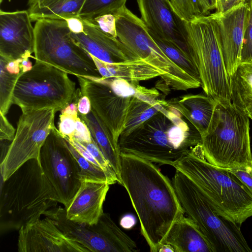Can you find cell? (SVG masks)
Masks as SVG:
<instances>
[{
    "instance_id": "6da1fadb",
    "label": "cell",
    "mask_w": 252,
    "mask_h": 252,
    "mask_svg": "<svg viewBox=\"0 0 252 252\" xmlns=\"http://www.w3.org/2000/svg\"><path fill=\"white\" fill-rule=\"evenodd\" d=\"M120 179L151 252H158L173 223L185 212L172 182L153 162L121 154Z\"/></svg>"
},
{
    "instance_id": "7a4b0ae2",
    "label": "cell",
    "mask_w": 252,
    "mask_h": 252,
    "mask_svg": "<svg viewBox=\"0 0 252 252\" xmlns=\"http://www.w3.org/2000/svg\"><path fill=\"white\" fill-rule=\"evenodd\" d=\"M201 135L168 100L160 110L129 133L120 135V154L132 155L153 163L174 167L193 147Z\"/></svg>"
},
{
    "instance_id": "3957f363",
    "label": "cell",
    "mask_w": 252,
    "mask_h": 252,
    "mask_svg": "<svg viewBox=\"0 0 252 252\" xmlns=\"http://www.w3.org/2000/svg\"><path fill=\"white\" fill-rule=\"evenodd\" d=\"M0 232L19 230L57 206L59 198L45 176L40 161L28 160L7 180H1Z\"/></svg>"
},
{
    "instance_id": "277c9868",
    "label": "cell",
    "mask_w": 252,
    "mask_h": 252,
    "mask_svg": "<svg viewBox=\"0 0 252 252\" xmlns=\"http://www.w3.org/2000/svg\"><path fill=\"white\" fill-rule=\"evenodd\" d=\"M174 167L192 181L220 216L240 225L252 217V194L228 169L209 162L201 144Z\"/></svg>"
},
{
    "instance_id": "5b68a950",
    "label": "cell",
    "mask_w": 252,
    "mask_h": 252,
    "mask_svg": "<svg viewBox=\"0 0 252 252\" xmlns=\"http://www.w3.org/2000/svg\"><path fill=\"white\" fill-rule=\"evenodd\" d=\"M201 144L206 159L219 168L252 167L249 117L231 101H216Z\"/></svg>"
},
{
    "instance_id": "8992f818",
    "label": "cell",
    "mask_w": 252,
    "mask_h": 252,
    "mask_svg": "<svg viewBox=\"0 0 252 252\" xmlns=\"http://www.w3.org/2000/svg\"><path fill=\"white\" fill-rule=\"evenodd\" d=\"M188 48L205 94L216 101H231L215 12L185 23Z\"/></svg>"
},
{
    "instance_id": "52a82bcc",
    "label": "cell",
    "mask_w": 252,
    "mask_h": 252,
    "mask_svg": "<svg viewBox=\"0 0 252 252\" xmlns=\"http://www.w3.org/2000/svg\"><path fill=\"white\" fill-rule=\"evenodd\" d=\"M185 213L198 226L216 252H250L241 225L219 215L195 185L176 170L172 180Z\"/></svg>"
},
{
    "instance_id": "ba28073f",
    "label": "cell",
    "mask_w": 252,
    "mask_h": 252,
    "mask_svg": "<svg viewBox=\"0 0 252 252\" xmlns=\"http://www.w3.org/2000/svg\"><path fill=\"white\" fill-rule=\"evenodd\" d=\"M34 29V60L68 74L101 77L91 55L72 37L64 19H41Z\"/></svg>"
},
{
    "instance_id": "9c48e42d",
    "label": "cell",
    "mask_w": 252,
    "mask_h": 252,
    "mask_svg": "<svg viewBox=\"0 0 252 252\" xmlns=\"http://www.w3.org/2000/svg\"><path fill=\"white\" fill-rule=\"evenodd\" d=\"M79 92L68 73L35 60L32 68L19 78L12 104L22 111L53 108L62 110L75 100Z\"/></svg>"
},
{
    "instance_id": "30bf717a",
    "label": "cell",
    "mask_w": 252,
    "mask_h": 252,
    "mask_svg": "<svg viewBox=\"0 0 252 252\" xmlns=\"http://www.w3.org/2000/svg\"><path fill=\"white\" fill-rule=\"evenodd\" d=\"M117 37L131 52L163 73L161 79L171 89L186 91L201 87L192 77L170 60L149 33L141 19L126 5L114 15Z\"/></svg>"
},
{
    "instance_id": "8fae6325",
    "label": "cell",
    "mask_w": 252,
    "mask_h": 252,
    "mask_svg": "<svg viewBox=\"0 0 252 252\" xmlns=\"http://www.w3.org/2000/svg\"><path fill=\"white\" fill-rule=\"evenodd\" d=\"M76 77L82 94L89 98L92 109L118 143L131 101L144 87L116 77Z\"/></svg>"
},
{
    "instance_id": "7c38bea8",
    "label": "cell",
    "mask_w": 252,
    "mask_h": 252,
    "mask_svg": "<svg viewBox=\"0 0 252 252\" xmlns=\"http://www.w3.org/2000/svg\"><path fill=\"white\" fill-rule=\"evenodd\" d=\"M53 108L22 111L13 139L1 158L0 164L1 180H7L16 170L30 159L39 161L42 147L54 124Z\"/></svg>"
},
{
    "instance_id": "4fadbf2b",
    "label": "cell",
    "mask_w": 252,
    "mask_h": 252,
    "mask_svg": "<svg viewBox=\"0 0 252 252\" xmlns=\"http://www.w3.org/2000/svg\"><path fill=\"white\" fill-rule=\"evenodd\" d=\"M45 217L51 219L70 238L93 252H136L135 242L115 223L109 214L103 213L93 225L81 224L67 219L65 208L48 210Z\"/></svg>"
},
{
    "instance_id": "5bb4252c",
    "label": "cell",
    "mask_w": 252,
    "mask_h": 252,
    "mask_svg": "<svg viewBox=\"0 0 252 252\" xmlns=\"http://www.w3.org/2000/svg\"><path fill=\"white\" fill-rule=\"evenodd\" d=\"M39 161L45 176L57 194L60 203L67 207L82 181L80 168L65 139L55 127L40 152Z\"/></svg>"
},
{
    "instance_id": "9a60e30c",
    "label": "cell",
    "mask_w": 252,
    "mask_h": 252,
    "mask_svg": "<svg viewBox=\"0 0 252 252\" xmlns=\"http://www.w3.org/2000/svg\"><path fill=\"white\" fill-rule=\"evenodd\" d=\"M136 0L140 19L148 31L171 42L191 59L186 22L175 12L170 0Z\"/></svg>"
},
{
    "instance_id": "2e32d148",
    "label": "cell",
    "mask_w": 252,
    "mask_h": 252,
    "mask_svg": "<svg viewBox=\"0 0 252 252\" xmlns=\"http://www.w3.org/2000/svg\"><path fill=\"white\" fill-rule=\"evenodd\" d=\"M17 246L19 252H90L47 217L22 226Z\"/></svg>"
},
{
    "instance_id": "e0dca14e",
    "label": "cell",
    "mask_w": 252,
    "mask_h": 252,
    "mask_svg": "<svg viewBox=\"0 0 252 252\" xmlns=\"http://www.w3.org/2000/svg\"><path fill=\"white\" fill-rule=\"evenodd\" d=\"M28 10L0 11V55L11 60L34 57V29Z\"/></svg>"
},
{
    "instance_id": "ac0fdd59",
    "label": "cell",
    "mask_w": 252,
    "mask_h": 252,
    "mask_svg": "<svg viewBox=\"0 0 252 252\" xmlns=\"http://www.w3.org/2000/svg\"><path fill=\"white\" fill-rule=\"evenodd\" d=\"M249 12L248 1L223 13L215 12L223 60L229 78L240 63L243 39Z\"/></svg>"
},
{
    "instance_id": "d6986e66",
    "label": "cell",
    "mask_w": 252,
    "mask_h": 252,
    "mask_svg": "<svg viewBox=\"0 0 252 252\" xmlns=\"http://www.w3.org/2000/svg\"><path fill=\"white\" fill-rule=\"evenodd\" d=\"M82 20L84 24V32H71V35L90 55L109 63L139 58L118 38L105 32L94 24Z\"/></svg>"
},
{
    "instance_id": "ffe728a7",
    "label": "cell",
    "mask_w": 252,
    "mask_h": 252,
    "mask_svg": "<svg viewBox=\"0 0 252 252\" xmlns=\"http://www.w3.org/2000/svg\"><path fill=\"white\" fill-rule=\"evenodd\" d=\"M110 185L105 182L82 181L65 208L67 219L81 224H96L104 213L103 205Z\"/></svg>"
},
{
    "instance_id": "44dd1931",
    "label": "cell",
    "mask_w": 252,
    "mask_h": 252,
    "mask_svg": "<svg viewBox=\"0 0 252 252\" xmlns=\"http://www.w3.org/2000/svg\"><path fill=\"white\" fill-rule=\"evenodd\" d=\"M163 244L172 246L175 252H216L196 224L184 215L173 223Z\"/></svg>"
},
{
    "instance_id": "7402d4cb",
    "label": "cell",
    "mask_w": 252,
    "mask_h": 252,
    "mask_svg": "<svg viewBox=\"0 0 252 252\" xmlns=\"http://www.w3.org/2000/svg\"><path fill=\"white\" fill-rule=\"evenodd\" d=\"M101 77H116L134 84L148 80L163 74L155 66L141 58L119 63H109L91 55Z\"/></svg>"
},
{
    "instance_id": "603a6c76",
    "label": "cell",
    "mask_w": 252,
    "mask_h": 252,
    "mask_svg": "<svg viewBox=\"0 0 252 252\" xmlns=\"http://www.w3.org/2000/svg\"><path fill=\"white\" fill-rule=\"evenodd\" d=\"M168 101L192 124L201 136L206 133L216 100L206 94H188Z\"/></svg>"
},
{
    "instance_id": "cb8c5ba5",
    "label": "cell",
    "mask_w": 252,
    "mask_h": 252,
    "mask_svg": "<svg viewBox=\"0 0 252 252\" xmlns=\"http://www.w3.org/2000/svg\"><path fill=\"white\" fill-rule=\"evenodd\" d=\"M78 116L88 126L93 139L114 171L118 183L121 185V154L111 132L93 109L89 114H78Z\"/></svg>"
},
{
    "instance_id": "d4e9b609",
    "label": "cell",
    "mask_w": 252,
    "mask_h": 252,
    "mask_svg": "<svg viewBox=\"0 0 252 252\" xmlns=\"http://www.w3.org/2000/svg\"><path fill=\"white\" fill-rule=\"evenodd\" d=\"M86 0H40L29 6L32 21L41 19H64L79 17Z\"/></svg>"
},
{
    "instance_id": "484cf974",
    "label": "cell",
    "mask_w": 252,
    "mask_h": 252,
    "mask_svg": "<svg viewBox=\"0 0 252 252\" xmlns=\"http://www.w3.org/2000/svg\"><path fill=\"white\" fill-rule=\"evenodd\" d=\"M230 85L231 102L246 112L252 107V62L239 64Z\"/></svg>"
},
{
    "instance_id": "4316f807",
    "label": "cell",
    "mask_w": 252,
    "mask_h": 252,
    "mask_svg": "<svg viewBox=\"0 0 252 252\" xmlns=\"http://www.w3.org/2000/svg\"><path fill=\"white\" fill-rule=\"evenodd\" d=\"M177 14L185 22L209 15L217 8L216 0H170Z\"/></svg>"
},
{
    "instance_id": "83f0119b",
    "label": "cell",
    "mask_w": 252,
    "mask_h": 252,
    "mask_svg": "<svg viewBox=\"0 0 252 252\" xmlns=\"http://www.w3.org/2000/svg\"><path fill=\"white\" fill-rule=\"evenodd\" d=\"M65 140L69 150L80 166L82 182H105L110 185L118 183L116 178L109 175L97 165L85 158L68 140Z\"/></svg>"
},
{
    "instance_id": "f1b7e54d",
    "label": "cell",
    "mask_w": 252,
    "mask_h": 252,
    "mask_svg": "<svg viewBox=\"0 0 252 252\" xmlns=\"http://www.w3.org/2000/svg\"><path fill=\"white\" fill-rule=\"evenodd\" d=\"M148 32L170 60L186 73L200 81L195 66L191 59L186 53L171 42L160 38L149 31Z\"/></svg>"
},
{
    "instance_id": "f546056e",
    "label": "cell",
    "mask_w": 252,
    "mask_h": 252,
    "mask_svg": "<svg viewBox=\"0 0 252 252\" xmlns=\"http://www.w3.org/2000/svg\"><path fill=\"white\" fill-rule=\"evenodd\" d=\"M127 0H86L79 15L82 19L92 21L106 14H115L126 5Z\"/></svg>"
},
{
    "instance_id": "4dcf8cb0",
    "label": "cell",
    "mask_w": 252,
    "mask_h": 252,
    "mask_svg": "<svg viewBox=\"0 0 252 252\" xmlns=\"http://www.w3.org/2000/svg\"><path fill=\"white\" fill-rule=\"evenodd\" d=\"M7 60V58L0 55V112L5 115L12 104L14 90L22 74L8 71L5 67Z\"/></svg>"
},
{
    "instance_id": "1f68e13d",
    "label": "cell",
    "mask_w": 252,
    "mask_h": 252,
    "mask_svg": "<svg viewBox=\"0 0 252 252\" xmlns=\"http://www.w3.org/2000/svg\"><path fill=\"white\" fill-rule=\"evenodd\" d=\"M61 111L58 130L63 137L72 140L74 136L78 117L77 104L75 102H72Z\"/></svg>"
},
{
    "instance_id": "d6a6232c",
    "label": "cell",
    "mask_w": 252,
    "mask_h": 252,
    "mask_svg": "<svg viewBox=\"0 0 252 252\" xmlns=\"http://www.w3.org/2000/svg\"><path fill=\"white\" fill-rule=\"evenodd\" d=\"M249 12L245 28L240 56V63L252 62V0H249Z\"/></svg>"
},
{
    "instance_id": "836d02e7",
    "label": "cell",
    "mask_w": 252,
    "mask_h": 252,
    "mask_svg": "<svg viewBox=\"0 0 252 252\" xmlns=\"http://www.w3.org/2000/svg\"><path fill=\"white\" fill-rule=\"evenodd\" d=\"M89 22L96 25L105 32L117 37L116 32V19L115 16L114 15H104L95 19L92 21Z\"/></svg>"
},
{
    "instance_id": "e575fe53",
    "label": "cell",
    "mask_w": 252,
    "mask_h": 252,
    "mask_svg": "<svg viewBox=\"0 0 252 252\" xmlns=\"http://www.w3.org/2000/svg\"><path fill=\"white\" fill-rule=\"evenodd\" d=\"M252 194V167L228 169Z\"/></svg>"
},
{
    "instance_id": "d590c367",
    "label": "cell",
    "mask_w": 252,
    "mask_h": 252,
    "mask_svg": "<svg viewBox=\"0 0 252 252\" xmlns=\"http://www.w3.org/2000/svg\"><path fill=\"white\" fill-rule=\"evenodd\" d=\"M16 130L9 123L5 115L0 112V140L11 142Z\"/></svg>"
},
{
    "instance_id": "8d00e7d4",
    "label": "cell",
    "mask_w": 252,
    "mask_h": 252,
    "mask_svg": "<svg viewBox=\"0 0 252 252\" xmlns=\"http://www.w3.org/2000/svg\"><path fill=\"white\" fill-rule=\"evenodd\" d=\"M92 138L88 126L78 116L76 123L75 134L73 139L79 142H89L91 141Z\"/></svg>"
},
{
    "instance_id": "74e56055",
    "label": "cell",
    "mask_w": 252,
    "mask_h": 252,
    "mask_svg": "<svg viewBox=\"0 0 252 252\" xmlns=\"http://www.w3.org/2000/svg\"><path fill=\"white\" fill-rule=\"evenodd\" d=\"M77 104L78 114L85 115L89 114L92 109L89 98L85 95L82 94L80 89L75 100Z\"/></svg>"
},
{
    "instance_id": "f35d334b",
    "label": "cell",
    "mask_w": 252,
    "mask_h": 252,
    "mask_svg": "<svg viewBox=\"0 0 252 252\" xmlns=\"http://www.w3.org/2000/svg\"><path fill=\"white\" fill-rule=\"evenodd\" d=\"M249 0H217V8L216 12H224L232 7L242 3L246 2Z\"/></svg>"
},
{
    "instance_id": "ab89813d",
    "label": "cell",
    "mask_w": 252,
    "mask_h": 252,
    "mask_svg": "<svg viewBox=\"0 0 252 252\" xmlns=\"http://www.w3.org/2000/svg\"><path fill=\"white\" fill-rule=\"evenodd\" d=\"M65 20L71 32L79 33L84 32V24L80 17H73Z\"/></svg>"
},
{
    "instance_id": "60d3db41",
    "label": "cell",
    "mask_w": 252,
    "mask_h": 252,
    "mask_svg": "<svg viewBox=\"0 0 252 252\" xmlns=\"http://www.w3.org/2000/svg\"><path fill=\"white\" fill-rule=\"evenodd\" d=\"M134 218L131 216H126L123 218L121 221L122 226L125 228H130L134 224Z\"/></svg>"
},
{
    "instance_id": "b9f144b4",
    "label": "cell",
    "mask_w": 252,
    "mask_h": 252,
    "mask_svg": "<svg viewBox=\"0 0 252 252\" xmlns=\"http://www.w3.org/2000/svg\"><path fill=\"white\" fill-rule=\"evenodd\" d=\"M175 252L172 246L168 244H162L158 250V252Z\"/></svg>"
},
{
    "instance_id": "7bdbcfd3",
    "label": "cell",
    "mask_w": 252,
    "mask_h": 252,
    "mask_svg": "<svg viewBox=\"0 0 252 252\" xmlns=\"http://www.w3.org/2000/svg\"><path fill=\"white\" fill-rule=\"evenodd\" d=\"M246 113L248 114L249 118L252 120V107L248 109L246 111Z\"/></svg>"
},
{
    "instance_id": "ee69618b",
    "label": "cell",
    "mask_w": 252,
    "mask_h": 252,
    "mask_svg": "<svg viewBox=\"0 0 252 252\" xmlns=\"http://www.w3.org/2000/svg\"><path fill=\"white\" fill-rule=\"evenodd\" d=\"M39 0H29L28 4L29 6H30L31 5L33 4L34 3H36V2H37Z\"/></svg>"
},
{
    "instance_id": "f6af8a7d",
    "label": "cell",
    "mask_w": 252,
    "mask_h": 252,
    "mask_svg": "<svg viewBox=\"0 0 252 252\" xmlns=\"http://www.w3.org/2000/svg\"><path fill=\"white\" fill-rule=\"evenodd\" d=\"M3 1V0H0V3H1L2 1Z\"/></svg>"
},
{
    "instance_id": "bcb514c9",
    "label": "cell",
    "mask_w": 252,
    "mask_h": 252,
    "mask_svg": "<svg viewBox=\"0 0 252 252\" xmlns=\"http://www.w3.org/2000/svg\"><path fill=\"white\" fill-rule=\"evenodd\" d=\"M217 1V0H216ZM218 5V4H217Z\"/></svg>"
}]
</instances>
